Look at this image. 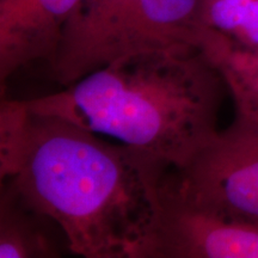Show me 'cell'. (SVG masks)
Returning a JSON list of instances; mask_svg holds the SVG:
<instances>
[{
  "mask_svg": "<svg viewBox=\"0 0 258 258\" xmlns=\"http://www.w3.org/2000/svg\"><path fill=\"white\" fill-rule=\"evenodd\" d=\"M224 91L221 73L201 48L178 47L124 56L25 103L180 167L220 131Z\"/></svg>",
  "mask_w": 258,
  "mask_h": 258,
  "instance_id": "7a4b0ae2",
  "label": "cell"
},
{
  "mask_svg": "<svg viewBox=\"0 0 258 258\" xmlns=\"http://www.w3.org/2000/svg\"><path fill=\"white\" fill-rule=\"evenodd\" d=\"M201 49L224 78L233 99L235 118L258 125V49L237 46L209 29Z\"/></svg>",
  "mask_w": 258,
  "mask_h": 258,
  "instance_id": "ba28073f",
  "label": "cell"
},
{
  "mask_svg": "<svg viewBox=\"0 0 258 258\" xmlns=\"http://www.w3.org/2000/svg\"><path fill=\"white\" fill-rule=\"evenodd\" d=\"M201 19L237 46L258 49V0H203Z\"/></svg>",
  "mask_w": 258,
  "mask_h": 258,
  "instance_id": "9c48e42d",
  "label": "cell"
},
{
  "mask_svg": "<svg viewBox=\"0 0 258 258\" xmlns=\"http://www.w3.org/2000/svg\"><path fill=\"white\" fill-rule=\"evenodd\" d=\"M143 258H258V224L190 205L163 182Z\"/></svg>",
  "mask_w": 258,
  "mask_h": 258,
  "instance_id": "5b68a950",
  "label": "cell"
},
{
  "mask_svg": "<svg viewBox=\"0 0 258 258\" xmlns=\"http://www.w3.org/2000/svg\"><path fill=\"white\" fill-rule=\"evenodd\" d=\"M25 101L2 98L0 105V179L10 178L17 171L29 124Z\"/></svg>",
  "mask_w": 258,
  "mask_h": 258,
  "instance_id": "30bf717a",
  "label": "cell"
},
{
  "mask_svg": "<svg viewBox=\"0 0 258 258\" xmlns=\"http://www.w3.org/2000/svg\"><path fill=\"white\" fill-rule=\"evenodd\" d=\"M71 252L59 224L10 179L0 188V258H60Z\"/></svg>",
  "mask_w": 258,
  "mask_h": 258,
  "instance_id": "52a82bcc",
  "label": "cell"
},
{
  "mask_svg": "<svg viewBox=\"0 0 258 258\" xmlns=\"http://www.w3.org/2000/svg\"><path fill=\"white\" fill-rule=\"evenodd\" d=\"M82 0H0V85L37 61L54 63L64 25Z\"/></svg>",
  "mask_w": 258,
  "mask_h": 258,
  "instance_id": "8992f818",
  "label": "cell"
},
{
  "mask_svg": "<svg viewBox=\"0 0 258 258\" xmlns=\"http://www.w3.org/2000/svg\"><path fill=\"white\" fill-rule=\"evenodd\" d=\"M203 0H82L64 25L50 71L69 86L122 57L200 47Z\"/></svg>",
  "mask_w": 258,
  "mask_h": 258,
  "instance_id": "3957f363",
  "label": "cell"
},
{
  "mask_svg": "<svg viewBox=\"0 0 258 258\" xmlns=\"http://www.w3.org/2000/svg\"><path fill=\"white\" fill-rule=\"evenodd\" d=\"M164 186L196 207L258 224V125L234 118L185 165L169 167Z\"/></svg>",
  "mask_w": 258,
  "mask_h": 258,
  "instance_id": "277c9868",
  "label": "cell"
},
{
  "mask_svg": "<svg viewBox=\"0 0 258 258\" xmlns=\"http://www.w3.org/2000/svg\"><path fill=\"white\" fill-rule=\"evenodd\" d=\"M29 112L17 171L5 179L59 224L72 253L143 258L169 166L63 118Z\"/></svg>",
  "mask_w": 258,
  "mask_h": 258,
  "instance_id": "6da1fadb",
  "label": "cell"
}]
</instances>
